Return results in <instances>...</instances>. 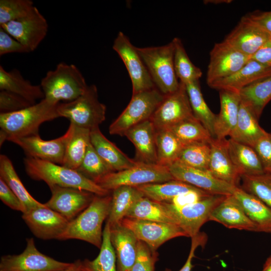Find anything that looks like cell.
Listing matches in <instances>:
<instances>
[{
	"mask_svg": "<svg viewBox=\"0 0 271 271\" xmlns=\"http://www.w3.org/2000/svg\"><path fill=\"white\" fill-rule=\"evenodd\" d=\"M253 148L260 160L264 173L271 175V133L266 132Z\"/></svg>",
	"mask_w": 271,
	"mask_h": 271,
	"instance_id": "681fc988",
	"label": "cell"
},
{
	"mask_svg": "<svg viewBox=\"0 0 271 271\" xmlns=\"http://www.w3.org/2000/svg\"><path fill=\"white\" fill-rule=\"evenodd\" d=\"M250 57L238 51L224 40L216 43L210 53L206 82L212 83L228 77L240 70Z\"/></svg>",
	"mask_w": 271,
	"mask_h": 271,
	"instance_id": "9a60e30c",
	"label": "cell"
},
{
	"mask_svg": "<svg viewBox=\"0 0 271 271\" xmlns=\"http://www.w3.org/2000/svg\"><path fill=\"white\" fill-rule=\"evenodd\" d=\"M81 260L77 259L73 262H71V265L63 269L57 271H81Z\"/></svg>",
	"mask_w": 271,
	"mask_h": 271,
	"instance_id": "9f6ffc18",
	"label": "cell"
},
{
	"mask_svg": "<svg viewBox=\"0 0 271 271\" xmlns=\"http://www.w3.org/2000/svg\"><path fill=\"white\" fill-rule=\"evenodd\" d=\"M270 38L271 35L245 16L224 41L250 58Z\"/></svg>",
	"mask_w": 271,
	"mask_h": 271,
	"instance_id": "ffe728a7",
	"label": "cell"
},
{
	"mask_svg": "<svg viewBox=\"0 0 271 271\" xmlns=\"http://www.w3.org/2000/svg\"><path fill=\"white\" fill-rule=\"evenodd\" d=\"M174 180L167 167L138 163L128 169L110 173L101 178L96 183L101 188L111 191L122 186L136 187Z\"/></svg>",
	"mask_w": 271,
	"mask_h": 271,
	"instance_id": "52a82bcc",
	"label": "cell"
},
{
	"mask_svg": "<svg viewBox=\"0 0 271 271\" xmlns=\"http://www.w3.org/2000/svg\"><path fill=\"white\" fill-rule=\"evenodd\" d=\"M191 238V246L188 258L184 265L179 271H191L193 266L192 260L195 256V250L198 247L204 245L207 240V237L205 234L200 232ZM164 271L172 270L169 268H166Z\"/></svg>",
	"mask_w": 271,
	"mask_h": 271,
	"instance_id": "f5cc1de1",
	"label": "cell"
},
{
	"mask_svg": "<svg viewBox=\"0 0 271 271\" xmlns=\"http://www.w3.org/2000/svg\"><path fill=\"white\" fill-rule=\"evenodd\" d=\"M110 193L95 195L89 205L70 221L59 240L78 239L88 242L100 249L102 242V225L110 212Z\"/></svg>",
	"mask_w": 271,
	"mask_h": 271,
	"instance_id": "7a4b0ae2",
	"label": "cell"
},
{
	"mask_svg": "<svg viewBox=\"0 0 271 271\" xmlns=\"http://www.w3.org/2000/svg\"><path fill=\"white\" fill-rule=\"evenodd\" d=\"M81 271H117L116 258L110 241V226L106 222L103 228L102 242L97 257L93 260H81Z\"/></svg>",
	"mask_w": 271,
	"mask_h": 271,
	"instance_id": "74e56055",
	"label": "cell"
},
{
	"mask_svg": "<svg viewBox=\"0 0 271 271\" xmlns=\"http://www.w3.org/2000/svg\"><path fill=\"white\" fill-rule=\"evenodd\" d=\"M158 256L157 250L152 249L147 244L139 240L137 257L131 271H155Z\"/></svg>",
	"mask_w": 271,
	"mask_h": 271,
	"instance_id": "7dc6e473",
	"label": "cell"
},
{
	"mask_svg": "<svg viewBox=\"0 0 271 271\" xmlns=\"http://www.w3.org/2000/svg\"><path fill=\"white\" fill-rule=\"evenodd\" d=\"M0 26L23 44L29 52L37 48L48 31V22L36 7L27 16Z\"/></svg>",
	"mask_w": 271,
	"mask_h": 271,
	"instance_id": "5bb4252c",
	"label": "cell"
},
{
	"mask_svg": "<svg viewBox=\"0 0 271 271\" xmlns=\"http://www.w3.org/2000/svg\"><path fill=\"white\" fill-rule=\"evenodd\" d=\"M157 164L168 167L176 162L184 146L169 129L156 130Z\"/></svg>",
	"mask_w": 271,
	"mask_h": 271,
	"instance_id": "f35d334b",
	"label": "cell"
},
{
	"mask_svg": "<svg viewBox=\"0 0 271 271\" xmlns=\"http://www.w3.org/2000/svg\"><path fill=\"white\" fill-rule=\"evenodd\" d=\"M231 2H232V1H229V0H209V1L208 0V1H204V3L205 4H224V3L228 4Z\"/></svg>",
	"mask_w": 271,
	"mask_h": 271,
	"instance_id": "680465c9",
	"label": "cell"
},
{
	"mask_svg": "<svg viewBox=\"0 0 271 271\" xmlns=\"http://www.w3.org/2000/svg\"><path fill=\"white\" fill-rule=\"evenodd\" d=\"M0 199L7 206L13 210L25 212V208L16 195L0 178Z\"/></svg>",
	"mask_w": 271,
	"mask_h": 271,
	"instance_id": "816d5d0a",
	"label": "cell"
},
{
	"mask_svg": "<svg viewBox=\"0 0 271 271\" xmlns=\"http://www.w3.org/2000/svg\"><path fill=\"white\" fill-rule=\"evenodd\" d=\"M261 271H271V255L266 259Z\"/></svg>",
	"mask_w": 271,
	"mask_h": 271,
	"instance_id": "6f0895ef",
	"label": "cell"
},
{
	"mask_svg": "<svg viewBox=\"0 0 271 271\" xmlns=\"http://www.w3.org/2000/svg\"><path fill=\"white\" fill-rule=\"evenodd\" d=\"M226 196L212 194L197 201L182 206L165 203L173 214L176 223L191 238L200 232L202 226L209 221L214 209Z\"/></svg>",
	"mask_w": 271,
	"mask_h": 271,
	"instance_id": "9c48e42d",
	"label": "cell"
},
{
	"mask_svg": "<svg viewBox=\"0 0 271 271\" xmlns=\"http://www.w3.org/2000/svg\"><path fill=\"white\" fill-rule=\"evenodd\" d=\"M164 97L156 87L133 94L126 107L110 125L109 133L124 136L130 128L150 119Z\"/></svg>",
	"mask_w": 271,
	"mask_h": 271,
	"instance_id": "ba28073f",
	"label": "cell"
},
{
	"mask_svg": "<svg viewBox=\"0 0 271 271\" xmlns=\"http://www.w3.org/2000/svg\"><path fill=\"white\" fill-rule=\"evenodd\" d=\"M241 187L245 192L261 200L271 208V175L263 174L241 176Z\"/></svg>",
	"mask_w": 271,
	"mask_h": 271,
	"instance_id": "7bdbcfd3",
	"label": "cell"
},
{
	"mask_svg": "<svg viewBox=\"0 0 271 271\" xmlns=\"http://www.w3.org/2000/svg\"><path fill=\"white\" fill-rule=\"evenodd\" d=\"M209 221L218 222L229 229L258 232L256 225L232 195L226 196L214 208Z\"/></svg>",
	"mask_w": 271,
	"mask_h": 271,
	"instance_id": "603a6c76",
	"label": "cell"
},
{
	"mask_svg": "<svg viewBox=\"0 0 271 271\" xmlns=\"http://www.w3.org/2000/svg\"><path fill=\"white\" fill-rule=\"evenodd\" d=\"M241 101L248 105L259 119L271 100V74L245 87L239 91Z\"/></svg>",
	"mask_w": 271,
	"mask_h": 271,
	"instance_id": "8d00e7d4",
	"label": "cell"
},
{
	"mask_svg": "<svg viewBox=\"0 0 271 271\" xmlns=\"http://www.w3.org/2000/svg\"><path fill=\"white\" fill-rule=\"evenodd\" d=\"M110 238L116 258L117 271H131L139 240L121 223L110 226Z\"/></svg>",
	"mask_w": 271,
	"mask_h": 271,
	"instance_id": "cb8c5ba5",
	"label": "cell"
},
{
	"mask_svg": "<svg viewBox=\"0 0 271 271\" xmlns=\"http://www.w3.org/2000/svg\"><path fill=\"white\" fill-rule=\"evenodd\" d=\"M193 117L185 85L180 82L179 87L176 91L165 95L150 120L156 129L160 130L169 128Z\"/></svg>",
	"mask_w": 271,
	"mask_h": 271,
	"instance_id": "7c38bea8",
	"label": "cell"
},
{
	"mask_svg": "<svg viewBox=\"0 0 271 271\" xmlns=\"http://www.w3.org/2000/svg\"><path fill=\"white\" fill-rule=\"evenodd\" d=\"M20 42L0 28V56L12 53H29Z\"/></svg>",
	"mask_w": 271,
	"mask_h": 271,
	"instance_id": "f907efd6",
	"label": "cell"
},
{
	"mask_svg": "<svg viewBox=\"0 0 271 271\" xmlns=\"http://www.w3.org/2000/svg\"><path fill=\"white\" fill-rule=\"evenodd\" d=\"M22 218L33 235L43 240H58L69 222L45 205L22 213Z\"/></svg>",
	"mask_w": 271,
	"mask_h": 271,
	"instance_id": "d6986e66",
	"label": "cell"
},
{
	"mask_svg": "<svg viewBox=\"0 0 271 271\" xmlns=\"http://www.w3.org/2000/svg\"><path fill=\"white\" fill-rule=\"evenodd\" d=\"M232 195L256 225L258 232L271 233V208L240 187L236 188Z\"/></svg>",
	"mask_w": 271,
	"mask_h": 271,
	"instance_id": "f546056e",
	"label": "cell"
},
{
	"mask_svg": "<svg viewBox=\"0 0 271 271\" xmlns=\"http://www.w3.org/2000/svg\"><path fill=\"white\" fill-rule=\"evenodd\" d=\"M71 264L43 254L36 247L33 238H29L21 253L1 257L0 271H57L69 267Z\"/></svg>",
	"mask_w": 271,
	"mask_h": 271,
	"instance_id": "30bf717a",
	"label": "cell"
},
{
	"mask_svg": "<svg viewBox=\"0 0 271 271\" xmlns=\"http://www.w3.org/2000/svg\"><path fill=\"white\" fill-rule=\"evenodd\" d=\"M106 106L98 99L95 85H89L85 92L73 101L59 103L60 117L68 119L74 125L90 131L98 128L105 119Z\"/></svg>",
	"mask_w": 271,
	"mask_h": 271,
	"instance_id": "8992f818",
	"label": "cell"
},
{
	"mask_svg": "<svg viewBox=\"0 0 271 271\" xmlns=\"http://www.w3.org/2000/svg\"><path fill=\"white\" fill-rule=\"evenodd\" d=\"M0 178L19 198L22 203L25 212L44 206L29 193L18 175L11 160L6 155L0 156Z\"/></svg>",
	"mask_w": 271,
	"mask_h": 271,
	"instance_id": "d6a6232c",
	"label": "cell"
},
{
	"mask_svg": "<svg viewBox=\"0 0 271 271\" xmlns=\"http://www.w3.org/2000/svg\"><path fill=\"white\" fill-rule=\"evenodd\" d=\"M58 104L44 98L21 110L1 113V129L6 133L9 141L14 138L38 135L39 127L43 123L60 117Z\"/></svg>",
	"mask_w": 271,
	"mask_h": 271,
	"instance_id": "3957f363",
	"label": "cell"
},
{
	"mask_svg": "<svg viewBox=\"0 0 271 271\" xmlns=\"http://www.w3.org/2000/svg\"><path fill=\"white\" fill-rule=\"evenodd\" d=\"M220 109L214 125L215 139H224L229 136L238 119L241 98L239 92L219 90Z\"/></svg>",
	"mask_w": 271,
	"mask_h": 271,
	"instance_id": "484cf974",
	"label": "cell"
},
{
	"mask_svg": "<svg viewBox=\"0 0 271 271\" xmlns=\"http://www.w3.org/2000/svg\"><path fill=\"white\" fill-rule=\"evenodd\" d=\"M40 85L44 98L56 104L74 100L88 86L79 68L64 62L58 63L55 69L48 71Z\"/></svg>",
	"mask_w": 271,
	"mask_h": 271,
	"instance_id": "277c9868",
	"label": "cell"
},
{
	"mask_svg": "<svg viewBox=\"0 0 271 271\" xmlns=\"http://www.w3.org/2000/svg\"><path fill=\"white\" fill-rule=\"evenodd\" d=\"M32 105L33 104L19 95L5 90H0L1 113L18 111Z\"/></svg>",
	"mask_w": 271,
	"mask_h": 271,
	"instance_id": "c3c4849f",
	"label": "cell"
},
{
	"mask_svg": "<svg viewBox=\"0 0 271 271\" xmlns=\"http://www.w3.org/2000/svg\"><path fill=\"white\" fill-rule=\"evenodd\" d=\"M49 188L51 197L44 204L69 222L85 210L95 195L90 192L73 187L55 186Z\"/></svg>",
	"mask_w": 271,
	"mask_h": 271,
	"instance_id": "e0dca14e",
	"label": "cell"
},
{
	"mask_svg": "<svg viewBox=\"0 0 271 271\" xmlns=\"http://www.w3.org/2000/svg\"><path fill=\"white\" fill-rule=\"evenodd\" d=\"M210 145L211 152L207 170L216 178L239 187L241 176L231 159L227 140L213 139Z\"/></svg>",
	"mask_w": 271,
	"mask_h": 271,
	"instance_id": "7402d4cb",
	"label": "cell"
},
{
	"mask_svg": "<svg viewBox=\"0 0 271 271\" xmlns=\"http://www.w3.org/2000/svg\"><path fill=\"white\" fill-rule=\"evenodd\" d=\"M35 7L31 0H1L0 26L27 16Z\"/></svg>",
	"mask_w": 271,
	"mask_h": 271,
	"instance_id": "bcb514c9",
	"label": "cell"
},
{
	"mask_svg": "<svg viewBox=\"0 0 271 271\" xmlns=\"http://www.w3.org/2000/svg\"><path fill=\"white\" fill-rule=\"evenodd\" d=\"M211 148L210 143L185 146L176 161L194 168L207 170Z\"/></svg>",
	"mask_w": 271,
	"mask_h": 271,
	"instance_id": "f6af8a7d",
	"label": "cell"
},
{
	"mask_svg": "<svg viewBox=\"0 0 271 271\" xmlns=\"http://www.w3.org/2000/svg\"><path fill=\"white\" fill-rule=\"evenodd\" d=\"M126 217L177 224L173 214L165 203L145 196L137 201Z\"/></svg>",
	"mask_w": 271,
	"mask_h": 271,
	"instance_id": "e575fe53",
	"label": "cell"
},
{
	"mask_svg": "<svg viewBox=\"0 0 271 271\" xmlns=\"http://www.w3.org/2000/svg\"><path fill=\"white\" fill-rule=\"evenodd\" d=\"M121 224L154 250L173 238L188 237L179 225L172 223L125 217Z\"/></svg>",
	"mask_w": 271,
	"mask_h": 271,
	"instance_id": "4fadbf2b",
	"label": "cell"
},
{
	"mask_svg": "<svg viewBox=\"0 0 271 271\" xmlns=\"http://www.w3.org/2000/svg\"><path fill=\"white\" fill-rule=\"evenodd\" d=\"M185 86L194 116L215 139L214 125L216 114L211 110L206 104L201 92L199 80L188 83Z\"/></svg>",
	"mask_w": 271,
	"mask_h": 271,
	"instance_id": "ab89813d",
	"label": "cell"
},
{
	"mask_svg": "<svg viewBox=\"0 0 271 271\" xmlns=\"http://www.w3.org/2000/svg\"><path fill=\"white\" fill-rule=\"evenodd\" d=\"M27 174L33 180L43 181L49 188L58 186L84 190L95 195L105 196L111 191L101 188L75 170L37 159H24Z\"/></svg>",
	"mask_w": 271,
	"mask_h": 271,
	"instance_id": "6da1fadb",
	"label": "cell"
},
{
	"mask_svg": "<svg viewBox=\"0 0 271 271\" xmlns=\"http://www.w3.org/2000/svg\"><path fill=\"white\" fill-rule=\"evenodd\" d=\"M111 191L110 212L106 220L110 226L120 223L133 205L144 196L135 187L122 186Z\"/></svg>",
	"mask_w": 271,
	"mask_h": 271,
	"instance_id": "1f68e13d",
	"label": "cell"
},
{
	"mask_svg": "<svg viewBox=\"0 0 271 271\" xmlns=\"http://www.w3.org/2000/svg\"><path fill=\"white\" fill-rule=\"evenodd\" d=\"M168 168L175 180L212 194L231 195L237 187L216 178L208 170L189 167L178 161L173 163Z\"/></svg>",
	"mask_w": 271,
	"mask_h": 271,
	"instance_id": "ac0fdd59",
	"label": "cell"
},
{
	"mask_svg": "<svg viewBox=\"0 0 271 271\" xmlns=\"http://www.w3.org/2000/svg\"><path fill=\"white\" fill-rule=\"evenodd\" d=\"M245 16L271 35V11H255Z\"/></svg>",
	"mask_w": 271,
	"mask_h": 271,
	"instance_id": "db71d44e",
	"label": "cell"
},
{
	"mask_svg": "<svg viewBox=\"0 0 271 271\" xmlns=\"http://www.w3.org/2000/svg\"><path fill=\"white\" fill-rule=\"evenodd\" d=\"M168 129L171 130L184 146L196 143H210L213 139L195 117L184 120Z\"/></svg>",
	"mask_w": 271,
	"mask_h": 271,
	"instance_id": "60d3db41",
	"label": "cell"
},
{
	"mask_svg": "<svg viewBox=\"0 0 271 271\" xmlns=\"http://www.w3.org/2000/svg\"><path fill=\"white\" fill-rule=\"evenodd\" d=\"M271 74V67L250 60L233 74L216 81L209 86L212 88L237 92L250 84Z\"/></svg>",
	"mask_w": 271,
	"mask_h": 271,
	"instance_id": "d4e9b609",
	"label": "cell"
},
{
	"mask_svg": "<svg viewBox=\"0 0 271 271\" xmlns=\"http://www.w3.org/2000/svg\"><path fill=\"white\" fill-rule=\"evenodd\" d=\"M227 142L231 159L240 176L264 173L260 160L252 147L231 139Z\"/></svg>",
	"mask_w": 271,
	"mask_h": 271,
	"instance_id": "4dcf8cb0",
	"label": "cell"
},
{
	"mask_svg": "<svg viewBox=\"0 0 271 271\" xmlns=\"http://www.w3.org/2000/svg\"><path fill=\"white\" fill-rule=\"evenodd\" d=\"M258 120L252 110L241 101L237 123L229 139L253 148L267 132L259 125Z\"/></svg>",
	"mask_w": 271,
	"mask_h": 271,
	"instance_id": "83f0119b",
	"label": "cell"
},
{
	"mask_svg": "<svg viewBox=\"0 0 271 271\" xmlns=\"http://www.w3.org/2000/svg\"><path fill=\"white\" fill-rule=\"evenodd\" d=\"M112 48L120 57L128 72L132 95L156 87L137 47L122 32H119L115 39Z\"/></svg>",
	"mask_w": 271,
	"mask_h": 271,
	"instance_id": "8fae6325",
	"label": "cell"
},
{
	"mask_svg": "<svg viewBox=\"0 0 271 271\" xmlns=\"http://www.w3.org/2000/svg\"><path fill=\"white\" fill-rule=\"evenodd\" d=\"M90 143L104 162L113 172L122 171L137 165L138 162L131 159L109 141L99 128L90 131Z\"/></svg>",
	"mask_w": 271,
	"mask_h": 271,
	"instance_id": "4316f807",
	"label": "cell"
},
{
	"mask_svg": "<svg viewBox=\"0 0 271 271\" xmlns=\"http://www.w3.org/2000/svg\"><path fill=\"white\" fill-rule=\"evenodd\" d=\"M250 59L271 67V38L260 47L251 56Z\"/></svg>",
	"mask_w": 271,
	"mask_h": 271,
	"instance_id": "11a10c76",
	"label": "cell"
},
{
	"mask_svg": "<svg viewBox=\"0 0 271 271\" xmlns=\"http://www.w3.org/2000/svg\"><path fill=\"white\" fill-rule=\"evenodd\" d=\"M76 171L95 183L106 175L113 172L98 155L91 143Z\"/></svg>",
	"mask_w": 271,
	"mask_h": 271,
	"instance_id": "ee69618b",
	"label": "cell"
},
{
	"mask_svg": "<svg viewBox=\"0 0 271 271\" xmlns=\"http://www.w3.org/2000/svg\"><path fill=\"white\" fill-rule=\"evenodd\" d=\"M136 187L144 196L158 202L165 203H170L183 194L200 190L192 185L176 180L148 184Z\"/></svg>",
	"mask_w": 271,
	"mask_h": 271,
	"instance_id": "836d02e7",
	"label": "cell"
},
{
	"mask_svg": "<svg viewBox=\"0 0 271 271\" xmlns=\"http://www.w3.org/2000/svg\"><path fill=\"white\" fill-rule=\"evenodd\" d=\"M155 85L164 95L176 91L180 82L174 64V45L173 41L158 47H137Z\"/></svg>",
	"mask_w": 271,
	"mask_h": 271,
	"instance_id": "5b68a950",
	"label": "cell"
},
{
	"mask_svg": "<svg viewBox=\"0 0 271 271\" xmlns=\"http://www.w3.org/2000/svg\"><path fill=\"white\" fill-rule=\"evenodd\" d=\"M71 131L72 126L70 124L66 132L63 136L52 140H44L38 134L14 138L9 141L20 147L27 157L62 165Z\"/></svg>",
	"mask_w": 271,
	"mask_h": 271,
	"instance_id": "2e32d148",
	"label": "cell"
},
{
	"mask_svg": "<svg viewBox=\"0 0 271 271\" xmlns=\"http://www.w3.org/2000/svg\"><path fill=\"white\" fill-rule=\"evenodd\" d=\"M124 136L134 146L136 162L157 164L156 129L150 119L130 128Z\"/></svg>",
	"mask_w": 271,
	"mask_h": 271,
	"instance_id": "44dd1931",
	"label": "cell"
},
{
	"mask_svg": "<svg viewBox=\"0 0 271 271\" xmlns=\"http://www.w3.org/2000/svg\"><path fill=\"white\" fill-rule=\"evenodd\" d=\"M172 41L174 45V68L180 82L186 85L199 80L202 72L190 60L181 40L175 38Z\"/></svg>",
	"mask_w": 271,
	"mask_h": 271,
	"instance_id": "b9f144b4",
	"label": "cell"
},
{
	"mask_svg": "<svg viewBox=\"0 0 271 271\" xmlns=\"http://www.w3.org/2000/svg\"><path fill=\"white\" fill-rule=\"evenodd\" d=\"M71 133L68 141L62 166L76 170L80 166L90 143V130L70 123Z\"/></svg>",
	"mask_w": 271,
	"mask_h": 271,
	"instance_id": "d590c367",
	"label": "cell"
},
{
	"mask_svg": "<svg viewBox=\"0 0 271 271\" xmlns=\"http://www.w3.org/2000/svg\"><path fill=\"white\" fill-rule=\"evenodd\" d=\"M0 90H5L19 95L30 102L36 103L37 100L45 97L40 85H33L25 79L18 69L9 71L0 66Z\"/></svg>",
	"mask_w": 271,
	"mask_h": 271,
	"instance_id": "f1b7e54d",
	"label": "cell"
}]
</instances>
